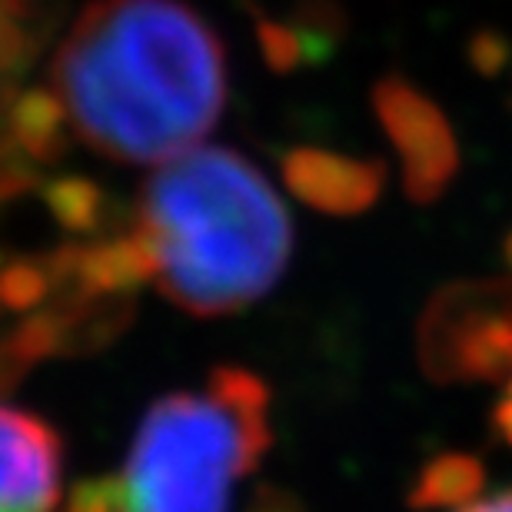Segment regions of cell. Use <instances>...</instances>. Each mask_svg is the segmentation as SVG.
Listing matches in <instances>:
<instances>
[{"mask_svg": "<svg viewBox=\"0 0 512 512\" xmlns=\"http://www.w3.org/2000/svg\"><path fill=\"white\" fill-rule=\"evenodd\" d=\"M227 104V57L207 20L183 0H94L60 40L47 110L117 163H163L200 147Z\"/></svg>", "mask_w": 512, "mask_h": 512, "instance_id": "1", "label": "cell"}, {"mask_svg": "<svg viewBox=\"0 0 512 512\" xmlns=\"http://www.w3.org/2000/svg\"><path fill=\"white\" fill-rule=\"evenodd\" d=\"M376 117L403 163L409 197L429 203L443 197L459 170V147L453 127L423 90L403 77H386L373 94Z\"/></svg>", "mask_w": 512, "mask_h": 512, "instance_id": "5", "label": "cell"}, {"mask_svg": "<svg viewBox=\"0 0 512 512\" xmlns=\"http://www.w3.org/2000/svg\"><path fill=\"white\" fill-rule=\"evenodd\" d=\"M416 350L436 383H506L512 376V276L439 290L419 320Z\"/></svg>", "mask_w": 512, "mask_h": 512, "instance_id": "4", "label": "cell"}, {"mask_svg": "<svg viewBox=\"0 0 512 512\" xmlns=\"http://www.w3.org/2000/svg\"><path fill=\"white\" fill-rule=\"evenodd\" d=\"M107 253L127 286L150 283L180 310L227 316L276 286L293 227L256 163L227 147H193L143 183L127 230Z\"/></svg>", "mask_w": 512, "mask_h": 512, "instance_id": "2", "label": "cell"}, {"mask_svg": "<svg viewBox=\"0 0 512 512\" xmlns=\"http://www.w3.org/2000/svg\"><path fill=\"white\" fill-rule=\"evenodd\" d=\"M456 512H512V489H503V493L486 499H469Z\"/></svg>", "mask_w": 512, "mask_h": 512, "instance_id": "9", "label": "cell"}, {"mask_svg": "<svg viewBox=\"0 0 512 512\" xmlns=\"http://www.w3.org/2000/svg\"><path fill=\"white\" fill-rule=\"evenodd\" d=\"M283 177L310 207L350 217L380 197L383 163L320 147H296L283 160Z\"/></svg>", "mask_w": 512, "mask_h": 512, "instance_id": "7", "label": "cell"}, {"mask_svg": "<svg viewBox=\"0 0 512 512\" xmlns=\"http://www.w3.org/2000/svg\"><path fill=\"white\" fill-rule=\"evenodd\" d=\"M70 512H77V509H74V506H70Z\"/></svg>", "mask_w": 512, "mask_h": 512, "instance_id": "12", "label": "cell"}, {"mask_svg": "<svg viewBox=\"0 0 512 512\" xmlns=\"http://www.w3.org/2000/svg\"><path fill=\"white\" fill-rule=\"evenodd\" d=\"M483 486V469L469 456H439L413 489L416 506H463Z\"/></svg>", "mask_w": 512, "mask_h": 512, "instance_id": "8", "label": "cell"}, {"mask_svg": "<svg viewBox=\"0 0 512 512\" xmlns=\"http://www.w3.org/2000/svg\"><path fill=\"white\" fill-rule=\"evenodd\" d=\"M509 260H512V240H509Z\"/></svg>", "mask_w": 512, "mask_h": 512, "instance_id": "11", "label": "cell"}, {"mask_svg": "<svg viewBox=\"0 0 512 512\" xmlns=\"http://www.w3.org/2000/svg\"><path fill=\"white\" fill-rule=\"evenodd\" d=\"M496 429H499V436L512 446V376L506 380V393L496 406Z\"/></svg>", "mask_w": 512, "mask_h": 512, "instance_id": "10", "label": "cell"}, {"mask_svg": "<svg viewBox=\"0 0 512 512\" xmlns=\"http://www.w3.org/2000/svg\"><path fill=\"white\" fill-rule=\"evenodd\" d=\"M60 439L44 419L0 406V512H54Z\"/></svg>", "mask_w": 512, "mask_h": 512, "instance_id": "6", "label": "cell"}, {"mask_svg": "<svg viewBox=\"0 0 512 512\" xmlns=\"http://www.w3.org/2000/svg\"><path fill=\"white\" fill-rule=\"evenodd\" d=\"M270 389L223 366L197 389L157 399L117 476L77 493V512H230L270 449Z\"/></svg>", "mask_w": 512, "mask_h": 512, "instance_id": "3", "label": "cell"}]
</instances>
